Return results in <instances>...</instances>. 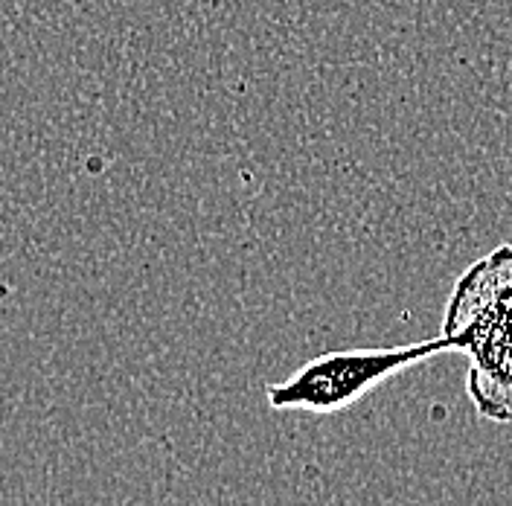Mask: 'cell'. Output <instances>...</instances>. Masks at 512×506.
<instances>
[{"label": "cell", "mask_w": 512, "mask_h": 506, "mask_svg": "<svg viewBox=\"0 0 512 506\" xmlns=\"http://www.w3.org/2000/svg\"><path fill=\"white\" fill-rule=\"evenodd\" d=\"M440 335L469 358V396L480 416L512 422V242L457 280Z\"/></svg>", "instance_id": "obj_1"}, {"label": "cell", "mask_w": 512, "mask_h": 506, "mask_svg": "<svg viewBox=\"0 0 512 506\" xmlns=\"http://www.w3.org/2000/svg\"><path fill=\"white\" fill-rule=\"evenodd\" d=\"M440 352H451L446 335L431 341L382 349H341L306 361L286 381L268 384L265 396L274 411L338 413L361 402L370 390L408 367L422 364Z\"/></svg>", "instance_id": "obj_2"}]
</instances>
